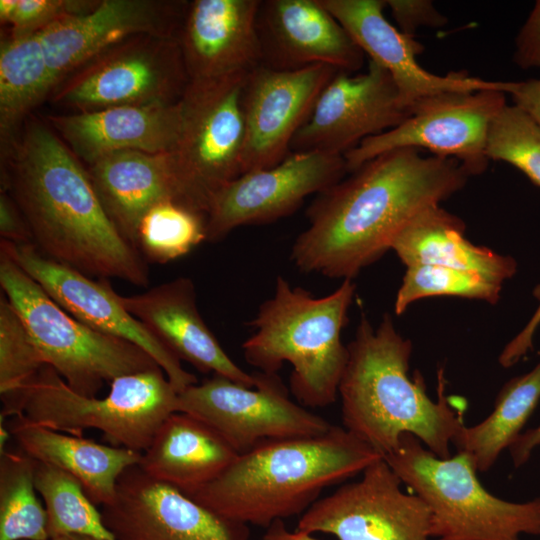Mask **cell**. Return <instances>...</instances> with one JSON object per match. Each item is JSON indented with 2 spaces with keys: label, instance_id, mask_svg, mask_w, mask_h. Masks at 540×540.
<instances>
[{
  "label": "cell",
  "instance_id": "43",
  "mask_svg": "<svg viewBox=\"0 0 540 540\" xmlns=\"http://www.w3.org/2000/svg\"><path fill=\"white\" fill-rule=\"evenodd\" d=\"M538 447H540V424L522 432L508 448L513 466L519 468L526 464Z\"/></svg>",
  "mask_w": 540,
  "mask_h": 540
},
{
  "label": "cell",
  "instance_id": "39",
  "mask_svg": "<svg viewBox=\"0 0 540 540\" xmlns=\"http://www.w3.org/2000/svg\"><path fill=\"white\" fill-rule=\"evenodd\" d=\"M513 60L522 69L540 68V0L516 36Z\"/></svg>",
  "mask_w": 540,
  "mask_h": 540
},
{
  "label": "cell",
  "instance_id": "32",
  "mask_svg": "<svg viewBox=\"0 0 540 540\" xmlns=\"http://www.w3.org/2000/svg\"><path fill=\"white\" fill-rule=\"evenodd\" d=\"M35 460L19 451L0 456V540H47L48 517L37 497Z\"/></svg>",
  "mask_w": 540,
  "mask_h": 540
},
{
  "label": "cell",
  "instance_id": "23",
  "mask_svg": "<svg viewBox=\"0 0 540 540\" xmlns=\"http://www.w3.org/2000/svg\"><path fill=\"white\" fill-rule=\"evenodd\" d=\"M124 308L141 321L180 360L202 373H213L247 387L256 379L226 354L202 319L190 278L178 277L144 293L121 296Z\"/></svg>",
  "mask_w": 540,
  "mask_h": 540
},
{
  "label": "cell",
  "instance_id": "17",
  "mask_svg": "<svg viewBox=\"0 0 540 540\" xmlns=\"http://www.w3.org/2000/svg\"><path fill=\"white\" fill-rule=\"evenodd\" d=\"M339 71L325 64L292 71L260 65L248 74L242 96V174L275 166L287 157L294 135Z\"/></svg>",
  "mask_w": 540,
  "mask_h": 540
},
{
  "label": "cell",
  "instance_id": "40",
  "mask_svg": "<svg viewBox=\"0 0 540 540\" xmlns=\"http://www.w3.org/2000/svg\"><path fill=\"white\" fill-rule=\"evenodd\" d=\"M0 235L2 240L17 244H33L29 226L11 195L1 190Z\"/></svg>",
  "mask_w": 540,
  "mask_h": 540
},
{
  "label": "cell",
  "instance_id": "22",
  "mask_svg": "<svg viewBox=\"0 0 540 540\" xmlns=\"http://www.w3.org/2000/svg\"><path fill=\"white\" fill-rule=\"evenodd\" d=\"M259 0H195L179 34L192 80L249 74L262 64L257 18Z\"/></svg>",
  "mask_w": 540,
  "mask_h": 540
},
{
  "label": "cell",
  "instance_id": "26",
  "mask_svg": "<svg viewBox=\"0 0 540 540\" xmlns=\"http://www.w3.org/2000/svg\"><path fill=\"white\" fill-rule=\"evenodd\" d=\"M8 429L22 452L74 476L92 502L102 507L115 500L122 474L141 460L140 452L52 430L20 415L12 417Z\"/></svg>",
  "mask_w": 540,
  "mask_h": 540
},
{
  "label": "cell",
  "instance_id": "16",
  "mask_svg": "<svg viewBox=\"0 0 540 540\" xmlns=\"http://www.w3.org/2000/svg\"><path fill=\"white\" fill-rule=\"evenodd\" d=\"M348 173L343 155L290 152L279 164L244 173L223 187L207 214V241L223 239L242 225L262 224L293 213Z\"/></svg>",
  "mask_w": 540,
  "mask_h": 540
},
{
  "label": "cell",
  "instance_id": "25",
  "mask_svg": "<svg viewBox=\"0 0 540 540\" xmlns=\"http://www.w3.org/2000/svg\"><path fill=\"white\" fill-rule=\"evenodd\" d=\"M87 171L109 218L134 247L138 226L152 207L181 203L168 153L118 151L88 165Z\"/></svg>",
  "mask_w": 540,
  "mask_h": 540
},
{
  "label": "cell",
  "instance_id": "18",
  "mask_svg": "<svg viewBox=\"0 0 540 540\" xmlns=\"http://www.w3.org/2000/svg\"><path fill=\"white\" fill-rule=\"evenodd\" d=\"M187 2L101 0L38 32L57 86L84 64L136 36L178 39Z\"/></svg>",
  "mask_w": 540,
  "mask_h": 540
},
{
  "label": "cell",
  "instance_id": "2",
  "mask_svg": "<svg viewBox=\"0 0 540 540\" xmlns=\"http://www.w3.org/2000/svg\"><path fill=\"white\" fill-rule=\"evenodd\" d=\"M5 152L4 190L41 254L87 276L149 284L146 260L109 218L80 159L46 122L31 118Z\"/></svg>",
  "mask_w": 540,
  "mask_h": 540
},
{
  "label": "cell",
  "instance_id": "21",
  "mask_svg": "<svg viewBox=\"0 0 540 540\" xmlns=\"http://www.w3.org/2000/svg\"><path fill=\"white\" fill-rule=\"evenodd\" d=\"M257 28L262 64L292 71L325 64L354 73L364 52L320 0L261 1Z\"/></svg>",
  "mask_w": 540,
  "mask_h": 540
},
{
  "label": "cell",
  "instance_id": "14",
  "mask_svg": "<svg viewBox=\"0 0 540 540\" xmlns=\"http://www.w3.org/2000/svg\"><path fill=\"white\" fill-rule=\"evenodd\" d=\"M7 255L71 316L106 335L131 342L148 353L163 370L177 393L198 383L181 360L150 329L129 313L105 278L89 276L47 258L33 244L1 239Z\"/></svg>",
  "mask_w": 540,
  "mask_h": 540
},
{
  "label": "cell",
  "instance_id": "1",
  "mask_svg": "<svg viewBox=\"0 0 540 540\" xmlns=\"http://www.w3.org/2000/svg\"><path fill=\"white\" fill-rule=\"evenodd\" d=\"M470 176L458 160L415 148L382 153L317 194L291 260L305 273L352 280L391 250L414 217L463 189Z\"/></svg>",
  "mask_w": 540,
  "mask_h": 540
},
{
  "label": "cell",
  "instance_id": "5",
  "mask_svg": "<svg viewBox=\"0 0 540 540\" xmlns=\"http://www.w3.org/2000/svg\"><path fill=\"white\" fill-rule=\"evenodd\" d=\"M355 289L345 279L329 295L315 298L278 276L274 295L251 321L255 332L242 345L245 360L265 373H277L288 362L290 390L302 405L332 404L348 359L341 332Z\"/></svg>",
  "mask_w": 540,
  "mask_h": 540
},
{
  "label": "cell",
  "instance_id": "27",
  "mask_svg": "<svg viewBox=\"0 0 540 540\" xmlns=\"http://www.w3.org/2000/svg\"><path fill=\"white\" fill-rule=\"evenodd\" d=\"M238 455L209 425L174 412L158 428L138 466L149 477L190 495L214 481Z\"/></svg>",
  "mask_w": 540,
  "mask_h": 540
},
{
  "label": "cell",
  "instance_id": "4",
  "mask_svg": "<svg viewBox=\"0 0 540 540\" xmlns=\"http://www.w3.org/2000/svg\"><path fill=\"white\" fill-rule=\"evenodd\" d=\"M382 457L345 428L333 426L320 436L261 442L188 496L223 520L268 528L303 514L326 487L362 473Z\"/></svg>",
  "mask_w": 540,
  "mask_h": 540
},
{
  "label": "cell",
  "instance_id": "34",
  "mask_svg": "<svg viewBox=\"0 0 540 540\" xmlns=\"http://www.w3.org/2000/svg\"><path fill=\"white\" fill-rule=\"evenodd\" d=\"M502 285L465 270L437 265L406 267L395 302L396 315L403 314L414 302L427 297L454 296L496 304Z\"/></svg>",
  "mask_w": 540,
  "mask_h": 540
},
{
  "label": "cell",
  "instance_id": "38",
  "mask_svg": "<svg viewBox=\"0 0 540 540\" xmlns=\"http://www.w3.org/2000/svg\"><path fill=\"white\" fill-rule=\"evenodd\" d=\"M385 5L390 9L399 30L408 36L413 37L420 27L437 28L448 21L429 0H385Z\"/></svg>",
  "mask_w": 540,
  "mask_h": 540
},
{
  "label": "cell",
  "instance_id": "41",
  "mask_svg": "<svg viewBox=\"0 0 540 540\" xmlns=\"http://www.w3.org/2000/svg\"><path fill=\"white\" fill-rule=\"evenodd\" d=\"M533 296L538 300V306L524 328L501 351L498 361L504 368L518 363L533 347V337L540 325V283L533 289Z\"/></svg>",
  "mask_w": 540,
  "mask_h": 540
},
{
  "label": "cell",
  "instance_id": "36",
  "mask_svg": "<svg viewBox=\"0 0 540 540\" xmlns=\"http://www.w3.org/2000/svg\"><path fill=\"white\" fill-rule=\"evenodd\" d=\"M45 366L20 316L3 295L0 299V393L17 392Z\"/></svg>",
  "mask_w": 540,
  "mask_h": 540
},
{
  "label": "cell",
  "instance_id": "31",
  "mask_svg": "<svg viewBox=\"0 0 540 540\" xmlns=\"http://www.w3.org/2000/svg\"><path fill=\"white\" fill-rule=\"evenodd\" d=\"M34 483L44 500L49 538L76 534L117 540L106 527L102 512L74 476L35 460Z\"/></svg>",
  "mask_w": 540,
  "mask_h": 540
},
{
  "label": "cell",
  "instance_id": "28",
  "mask_svg": "<svg viewBox=\"0 0 540 540\" xmlns=\"http://www.w3.org/2000/svg\"><path fill=\"white\" fill-rule=\"evenodd\" d=\"M405 267L437 265L478 273L499 284L517 271L516 260L465 238V223L440 205L414 217L395 238L392 248Z\"/></svg>",
  "mask_w": 540,
  "mask_h": 540
},
{
  "label": "cell",
  "instance_id": "42",
  "mask_svg": "<svg viewBox=\"0 0 540 540\" xmlns=\"http://www.w3.org/2000/svg\"><path fill=\"white\" fill-rule=\"evenodd\" d=\"M506 94L511 95L513 105L520 108L540 125V78L508 82Z\"/></svg>",
  "mask_w": 540,
  "mask_h": 540
},
{
  "label": "cell",
  "instance_id": "6",
  "mask_svg": "<svg viewBox=\"0 0 540 540\" xmlns=\"http://www.w3.org/2000/svg\"><path fill=\"white\" fill-rule=\"evenodd\" d=\"M177 397L159 366L115 378L108 395L98 398L76 393L45 365L23 388L1 396V419L20 415L31 423L78 436L86 429H97L110 445L143 453L164 420L177 412Z\"/></svg>",
  "mask_w": 540,
  "mask_h": 540
},
{
  "label": "cell",
  "instance_id": "24",
  "mask_svg": "<svg viewBox=\"0 0 540 540\" xmlns=\"http://www.w3.org/2000/svg\"><path fill=\"white\" fill-rule=\"evenodd\" d=\"M181 117L179 100L174 104L48 115L46 123L79 159L91 165L103 156L124 150L169 153L178 139Z\"/></svg>",
  "mask_w": 540,
  "mask_h": 540
},
{
  "label": "cell",
  "instance_id": "45",
  "mask_svg": "<svg viewBox=\"0 0 540 540\" xmlns=\"http://www.w3.org/2000/svg\"><path fill=\"white\" fill-rule=\"evenodd\" d=\"M47 540H104V539H99V538L85 536V535L72 534V535L53 537Z\"/></svg>",
  "mask_w": 540,
  "mask_h": 540
},
{
  "label": "cell",
  "instance_id": "37",
  "mask_svg": "<svg viewBox=\"0 0 540 540\" xmlns=\"http://www.w3.org/2000/svg\"><path fill=\"white\" fill-rule=\"evenodd\" d=\"M98 1L1 0L0 19L11 26L10 37L40 32L56 21L91 10Z\"/></svg>",
  "mask_w": 540,
  "mask_h": 540
},
{
  "label": "cell",
  "instance_id": "8",
  "mask_svg": "<svg viewBox=\"0 0 540 540\" xmlns=\"http://www.w3.org/2000/svg\"><path fill=\"white\" fill-rule=\"evenodd\" d=\"M0 285L45 365L76 393L95 397L106 382L158 366L137 345L92 329L71 316L2 252Z\"/></svg>",
  "mask_w": 540,
  "mask_h": 540
},
{
  "label": "cell",
  "instance_id": "7",
  "mask_svg": "<svg viewBox=\"0 0 540 540\" xmlns=\"http://www.w3.org/2000/svg\"><path fill=\"white\" fill-rule=\"evenodd\" d=\"M391 469L430 510L438 540H520L540 536V496L527 502L501 499L481 484L470 457L440 458L405 433L383 456Z\"/></svg>",
  "mask_w": 540,
  "mask_h": 540
},
{
  "label": "cell",
  "instance_id": "10",
  "mask_svg": "<svg viewBox=\"0 0 540 540\" xmlns=\"http://www.w3.org/2000/svg\"><path fill=\"white\" fill-rule=\"evenodd\" d=\"M63 81L52 102L81 113L174 104L190 79L178 39L141 35L101 53Z\"/></svg>",
  "mask_w": 540,
  "mask_h": 540
},
{
  "label": "cell",
  "instance_id": "3",
  "mask_svg": "<svg viewBox=\"0 0 540 540\" xmlns=\"http://www.w3.org/2000/svg\"><path fill=\"white\" fill-rule=\"evenodd\" d=\"M347 350L338 387L344 428L382 456L409 433L438 457H450V446L465 424L444 394L443 369L433 401L423 377H409L412 342L396 330L389 314L376 328L362 316Z\"/></svg>",
  "mask_w": 540,
  "mask_h": 540
},
{
  "label": "cell",
  "instance_id": "9",
  "mask_svg": "<svg viewBox=\"0 0 540 540\" xmlns=\"http://www.w3.org/2000/svg\"><path fill=\"white\" fill-rule=\"evenodd\" d=\"M247 76L192 80L180 99V132L168 156L181 203L206 216L216 194L242 174Z\"/></svg>",
  "mask_w": 540,
  "mask_h": 540
},
{
  "label": "cell",
  "instance_id": "19",
  "mask_svg": "<svg viewBox=\"0 0 540 540\" xmlns=\"http://www.w3.org/2000/svg\"><path fill=\"white\" fill-rule=\"evenodd\" d=\"M117 540H246V525L228 522L136 465L118 480L115 500L102 507Z\"/></svg>",
  "mask_w": 540,
  "mask_h": 540
},
{
  "label": "cell",
  "instance_id": "35",
  "mask_svg": "<svg viewBox=\"0 0 540 540\" xmlns=\"http://www.w3.org/2000/svg\"><path fill=\"white\" fill-rule=\"evenodd\" d=\"M486 157L516 167L540 188V125L517 106L506 104L490 126Z\"/></svg>",
  "mask_w": 540,
  "mask_h": 540
},
{
  "label": "cell",
  "instance_id": "13",
  "mask_svg": "<svg viewBox=\"0 0 540 540\" xmlns=\"http://www.w3.org/2000/svg\"><path fill=\"white\" fill-rule=\"evenodd\" d=\"M361 478L318 499L301 516L297 531L326 533L338 540H438L425 502L401 488L382 457Z\"/></svg>",
  "mask_w": 540,
  "mask_h": 540
},
{
  "label": "cell",
  "instance_id": "20",
  "mask_svg": "<svg viewBox=\"0 0 540 540\" xmlns=\"http://www.w3.org/2000/svg\"><path fill=\"white\" fill-rule=\"evenodd\" d=\"M346 29L371 61L384 68L396 84L403 102L412 108L417 101L444 92L499 90L507 82L488 81L466 72L441 76L428 72L417 61L421 43L402 33L385 18V0H320Z\"/></svg>",
  "mask_w": 540,
  "mask_h": 540
},
{
  "label": "cell",
  "instance_id": "44",
  "mask_svg": "<svg viewBox=\"0 0 540 540\" xmlns=\"http://www.w3.org/2000/svg\"><path fill=\"white\" fill-rule=\"evenodd\" d=\"M262 540H317L311 536L300 531L292 532L288 530L283 520H277L273 522L266 530Z\"/></svg>",
  "mask_w": 540,
  "mask_h": 540
},
{
  "label": "cell",
  "instance_id": "12",
  "mask_svg": "<svg viewBox=\"0 0 540 540\" xmlns=\"http://www.w3.org/2000/svg\"><path fill=\"white\" fill-rule=\"evenodd\" d=\"M507 104L499 90L452 91L421 99L397 127L363 140L344 154L348 173L376 156L400 148L429 150L458 160L471 175L484 172L490 126Z\"/></svg>",
  "mask_w": 540,
  "mask_h": 540
},
{
  "label": "cell",
  "instance_id": "15",
  "mask_svg": "<svg viewBox=\"0 0 540 540\" xmlns=\"http://www.w3.org/2000/svg\"><path fill=\"white\" fill-rule=\"evenodd\" d=\"M412 113L390 74L369 60L367 71H339L294 135L290 152L343 155L363 140L393 129Z\"/></svg>",
  "mask_w": 540,
  "mask_h": 540
},
{
  "label": "cell",
  "instance_id": "30",
  "mask_svg": "<svg viewBox=\"0 0 540 540\" xmlns=\"http://www.w3.org/2000/svg\"><path fill=\"white\" fill-rule=\"evenodd\" d=\"M56 87L38 33L1 42L0 134L4 151L20 121Z\"/></svg>",
  "mask_w": 540,
  "mask_h": 540
},
{
  "label": "cell",
  "instance_id": "29",
  "mask_svg": "<svg viewBox=\"0 0 540 540\" xmlns=\"http://www.w3.org/2000/svg\"><path fill=\"white\" fill-rule=\"evenodd\" d=\"M540 401V361L528 372L507 381L492 412L480 423L464 425L453 444L467 454L477 472L489 471L500 454L522 433Z\"/></svg>",
  "mask_w": 540,
  "mask_h": 540
},
{
  "label": "cell",
  "instance_id": "33",
  "mask_svg": "<svg viewBox=\"0 0 540 540\" xmlns=\"http://www.w3.org/2000/svg\"><path fill=\"white\" fill-rule=\"evenodd\" d=\"M207 241V216L176 201L152 207L142 218L135 247L146 262L164 264Z\"/></svg>",
  "mask_w": 540,
  "mask_h": 540
},
{
  "label": "cell",
  "instance_id": "11",
  "mask_svg": "<svg viewBox=\"0 0 540 540\" xmlns=\"http://www.w3.org/2000/svg\"><path fill=\"white\" fill-rule=\"evenodd\" d=\"M254 387L214 374L178 393L177 412L214 429L239 455L261 442L313 437L333 425L289 398L277 373L255 372Z\"/></svg>",
  "mask_w": 540,
  "mask_h": 540
}]
</instances>
